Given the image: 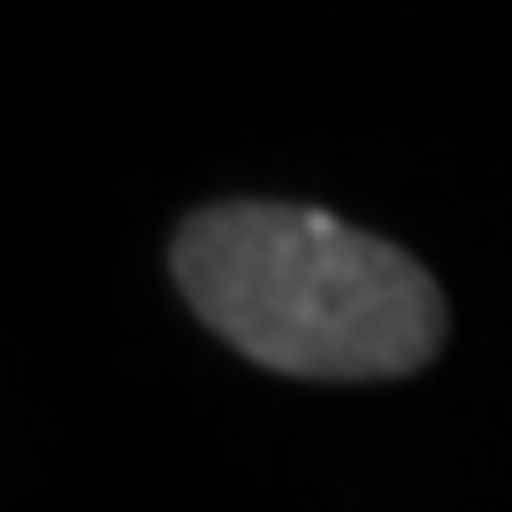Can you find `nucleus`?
<instances>
[{
	"label": "nucleus",
	"instance_id": "nucleus-1",
	"mask_svg": "<svg viewBox=\"0 0 512 512\" xmlns=\"http://www.w3.org/2000/svg\"><path fill=\"white\" fill-rule=\"evenodd\" d=\"M169 276L237 360L291 383H406L451 337L444 283L398 237L306 199H214L184 214Z\"/></svg>",
	"mask_w": 512,
	"mask_h": 512
}]
</instances>
